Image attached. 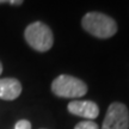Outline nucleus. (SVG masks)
I'll use <instances>...</instances> for the list:
<instances>
[{"label": "nucleus", "instance_id": "2", "mask_svg": "<svg viewBox=\"0 0 129 129\" xmlns=\"http://www.w3.org/2000/svg\"><path fill=\"white\" fill-rule=\"evenodd\" d=\"M24 36L29 46L35 50L42 53L48 51L54 43V36L50 28L42 22H34L28 25Z\"/></svg>", "mask_w": 129, "mask_h": 129}, {"label": "nucleus", "instance_id": "3", "mask_svg": "<svg viewBox=\"0 0 129 129\" xmlns=\"http://www.w3.org/2000/svg\"><path fill=\"white\" fill-rule=\"evenodd\" d=\"M51 91L61 98H79L86 94L87 86L83 80L72 75H59L51 83Z\"/></svg>", "mask_w": 129, "mask_h": 129}, {"label": "nucleus", "instance_id": "6", "mask_svg": "<svg viewBox=\"0 0 129 129\" xmlns=\"http://www.w3.org/2000/svg\"><path fill=\"white\" fill-rule=\"evenodd\" d=\"M20 93H22V85L17 79H0V99L13 101L18 98Z\"/></svg>", "mask_w": 129, "mask_h": 129}, {"label": "nucleus", "instance_id": "8", "mask_svg": "<svg viewBox=\"0 0 129 129\" xmlns=\"http://www.w3.org/2000/svg\"><path fill=\"white\" fill-rule=\"evenodd\" d=\"M14 129H31V123L26 120H20L16 123Z\"/></svg>", "mask_w": 129, "mask_h": 129}, {"label": "nucleus", "instance_id": "4", "mask_svg": "<svg viewBox=\"0 0 129 129\" xmlns=\"http://www.w3.org/2000/svg\"><path fill=\"white\" fill-rule=\"evenodd\" d=\"M101 129H129V111L122 103H111Z\"/></svg>", "mask_w": 129, "mask_h": 129}, {"label": "nucleus", "instance_id": "7", "mask_svg": "<svg viewBox=\"0 0 129 129\" xmlns=\"http://www.w3.org/2000/svg\"><path fill=\"white\" fill-rule=\"evenodd\" d=\"M74 129H99V128H98V124L94 123L93 121L85 120L83 122H79L78 124L74 127Z\"/></svg>", "mask_w": 129, "mask_h": 129}, {"label": "nucleus", "instance_id": "1", "mask_svg": "<svg viewBox=\"0 0 129 129\" xmlns=\"http://www.w3.org/2000/svg\"><path fill=\"white\" fill-rule=\"evenodd\" d=\"M85 31L97 38H109L117 32V24L114 19L102 12H88L81 19Z\"/></svg>", "mask_w": 129, "mask_h": 129}, {"label": "nucleus", "instance_id": "10", "mask_svg": "<svg viewBox=\"0 0 129 129\" xmlns=\"http://www.w3.org/2000/svg\"><path fill=\"white\" fill-rule=\"evenodd\" d=\"M3 73V64H1V62H0V74Z\"/></svg>", "mask_w": 129, "mask_h": 129}, {"label": "nucleus", "instance_id": "9", "mask_svg": "<svg viewBox=\"0 0 129 129\" xmlns=\"http://www.w3.org/2000/svg\"><path fill=\"white\" fill-rule=\"evenodd\" d=\"M24 0H0V4H11V5H22Z\"/></svg>", "mask_w": 129, "mask_h": 129}, {"label": "nucleus", "instance_id": "5", "mask_svg": "<svg viewBox=\"0 0 129 129\" xmlns=\"http://www.w3.org/2000/svg\"><path fill=\"white\" fill-rule=\"evenodd\" d=\"M72 115L83 117L85 120L92 121L99 115V108L94 102L91 101H72L67 106Z\"/></svg>", "mask_w": 129, "mask_h": 129}]
</instances>
